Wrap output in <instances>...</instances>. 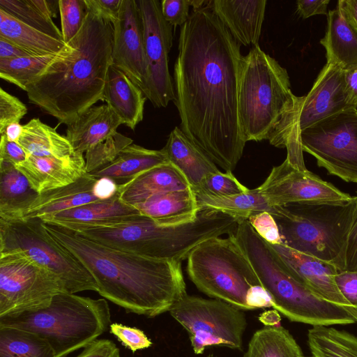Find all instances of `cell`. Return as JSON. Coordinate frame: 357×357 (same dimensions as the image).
I'll return each mask as SVG.
<instances>
[{
  "label": "cell",
  "mask_w": 357,
  "mask_h": 357,
  "mask_svg": "<svg viewBox=\"0 0 357 357\" xmlns=\"http://www.w3.org/2000/svg\"><path fill=\"white\" fill-rule=\"evenodd\" d=\"M17 143L28 156L63 158L75 153L66 137L39 119H32L23 125L22 134Z\"/></svg>",
  "instance_id": "32"
},
{
  "label": "cell",
  "mask_w": 357,
  "mask_h": 357,
  "mask_svg": "<svg viewBox=\"0 0 357 357\" xmlns=\"http://www.w3.org/2000/svg\"><path fill=\"white\" fill-rule=\"evenodd\" d=\"M27 158V153L17 142L9 141L4 135H1L0 160L17 166Z\"/></svg>",
  "instance_id": "48"
},
{
  "label": "cell",
  "mask_w": 357,
  "mask_h": 357,
  "mask_svg": "<svg viewBox=\"0 0 357 357\" xmlns=\"http://www.w3.org/2000/svg\"><path fill=\"white\" fill-rule=\"evenodd\" d=\"M168 162L162 149L151 150L131 144L123 149L110 164L89 174L96 178H109L120 185L153 167Z\"/></svg>",
  "instance_id": "29"
},
{
  "label": "cell",
  "mask_w": 357,
  "mask_h": 357,
  "mask_svg": "<svg viewBox=\"0 0 357 357\" xmlns=\"http://www.w3.org/2000/svg\"><path fill=\"white\" fill-rule=\"evenodd\" d=\"M97 179L89 173H86L70 185L43 192L16 220L42 218L100 201L93 192Z\"/></svg>",
  "instance_id": "24"
},
{
  "label": "cell",
  "mask_w": 357,
  "mask_h": 357,
  "mask_svg": "<svg viewBox=\"0 0 357 357\" xmlns=\"http://www.w3.org/2000/svg\"><path fill=\"white\" fill-rule=\"evenodd\" d=\"M32 56L18 46L0 37V59Z\"/></svg>",
  "instance_id": "55"
},
{
  "label": "cell",
  "mask_w": 357,
  "mask_h": 357,
  "mask_svg": "<svg viewBox=\"0 0 357 357\" xmlns=\"http://www.w3.org/2000/svg\"><path fill=\"white\" fill-rule=\"evenodd\" d=\"M23 252L54 273L66 292L98 291V285L82 263L48 232L40 218L0 219V254Z\"/></svg>",
  "instance_id": "9"
},
{
  "label": "cell",
  "mask_w": 357,
  "mask_h": 357,
  "mask_svg": "<svg viewBox=\"0 0 357 357\" xmlns=\"http://www.w3.org/2000/svg\"><path fill=\"white\" fill-rule=\"evenodd\" d=\"M112 23V64L142 91L146 80L147 63L143 23L137 0H123L119 15Z\"/></svg>",
  "instance_id": "16"
},
{
  "label": "cell",
  "mask_w": 357,
  "mask_h": 357,
  "mask_svg": "<svg viewBox=\"0 0 357 357\" xmlns=\"http://www.w3.org/2000/svg\"><path fill=\"white\" fill-rule=\"evenodd\" d=\"M109 332L133 353L149 348L153 344L142 330L135 327L114 323L109 326Z\"/></svg>",
  "instance_id": "43"
},
{
  "label": "cell",
  "mask_w": 357,
  "mask_h": 357,
  "mask_svg": "<svg viewBox=\"0 0 357 357\" xmlns=\"http://www.w3.org/2000/svg\"><path fill=\"white\" fill-rule=\"evenodd\" d=\"M303 151L317 165L346 182L357 183V108H351L306 128L300 133Z\"/></svg>",
  "instance_id": "13"
},
{
  "label": "cell",
  "mask_w": 357,
  "mask_h": 357,
  "mask_svg": "<svg viewBox=\"0 0 357 357\" xmlns=\"http://www.w3.org/2000/svg\"><path fill=\"white\" fill-rule=\"evenodd\" d=\"M301 96L291 90L285 68L259 45L243 56L240 75L238 113L243 138L268 139L273 130L298 114Z\"/></svg>",
  "instance_id": "5"
},
{
  "label": "cell",
  "mask_w": 357,
  "mask_h": 357,
  "mask_svg": "<svg viewBox=\"0 0 357 357\" xmlns=\"http://www.w3.org/2000/svg\"><path fill=\"white\" fill-rule=\"evenodd\" d=\"M201 209H211L234 216L241 220L257 213L268 211L271 214L275 206H271L258 188L230 196H215L202 192H194Z\"/></svg>",
  "instance_id": "33"
},
{
  "label": "cell",
  "mask_w": 357,
  "mask_h": 357,
  "mask_svg": "<svg viewBox=\"0 0 357 357\" xmlns=\"http://www.w3.org/2000/svg\"><path fill=\"white\" fill-rule=\"evenodd\" d=\"M351 108L356 107L349 100L344 70L326 63L310 92L301 96L297 130L301 133L328 117Z\"/></svg>",
  "instance_id": "17"
},
{
  "label": "cell",
  "mask_w": 357,
  "mask_h": 357,
  "mask_svg": "<svg viewBox=\"0 0 357 357\" xmlns=\"http://www.w3.org/2000/svg\"><path fill=\"white\" fill-rule=\"evenodd\" d=\"M247 305L249 310L271 307L273 305L271 298L262 285L253 287L247 296Z\"/></svg>",
  "instance_id": "52"
},
{
  "label": "cell",
  "mask_w": 357,
  "mask_h": 357,
  "mask_svg": "<svg viewBox=\"0 0 357 357\" xmlns=\"http://www.w3.org/2000/svg\"><path fill=\"white\" fill-rule=\"evenodd\" d=\"M16 167L39 194L70 185L87 173L83 154L76 152L63 158L29 155Z\"/></svg>",
  "instance_id": "20"
},
{
  "label": "cell",
  "mask_w": 357,
  "mask_h": 357,
  "mask_svg": "<svg viewBox=\"0 0 357 357\" xmlns=\"http://www.w3.org/2000/svg\"><path fill=\"white\" fill-rule=\"evenodd\" d=\"M141 214L163 226H178L193 222L199 208L191 188L155 195L135 206Z\"/></svg>",
  "instance_id": "23"
},
{
  "label": "cell",
  "mask_w": 357,
  "mask_h": 357,
  "mask_svg": "<svg viewBox=\"0 0 357 357\" xmlns=\"http://www.w3.org/2000/svg\"><path fill=\"white\" fill-rule=\"evenodd\" d=\"M244 357H305L294 337L280 325L257 330Z\"/></svg>",
  "instance_id": "35"
},
{
  "label": "cell",
  "mask_w": 357,
  "mask_h": 357,
  "mask_svg": "<svg viewBox=\"0 0 357 357\" xmlns=\"http://www.w3.org/2000/svg\"><path fill=\"white\" fill-rule=\"evenodd\" d=\"M0 37L32 56L59 54L67 46L63 40L56 39L20 22L1 9Z\"/></svg>",
  "instance_id": "31"
},
{
  "label": "cell",
  "mask_w": 357,
  "mask_h": 357,
  "mask_svg": "<svg viewBox=\"0 0 357 357\" xmlns=\"http://www.w3.org/2000/svg\"><path fill=\"white\" fill-rule=\"evenodd\" d=\"M169 312L188 332L195 354L211 346L242 349L247 325L242 310L221 300L186 294Z\"/></svg>",
  "instance_id": "10"
},
{
  "label": "cell",
  "mask_w": 357,
  "mask_h": 357,
  "mask_svg": "<svg viewBox=\"0 0 357 357\" xmlns=\"http://www.w3.org/2000/svg\"><path fill=\"white\" fill-rule=\"evenodd\" d=\"M131 144V138L118 132L108 136L86 152V172L91 173L110 164L123 149Z\"/></svg>",
  "instance_id": "39"
},
{
  "label": "cell",
  "mask_w": 357,
  "mask_h": 357,
  "mask_svg": "<svg viewBox=\"0 0 357 357\" xmlns=\"http://www.w3.org/2000/svg\"><path fill=\"white\" fill-rule=\"evenodd\" d=\"M270 245L296 280L320 297L349 309L357 317V309L343 297L335 284V275L338 272L335 266L283 243Z\"/></svg>",
  "instance_id": "18"
},
{
  "label": "cell",
  "mask_w": 357,
  "mask_h": 357,
  "mask_svg": "<svg viewBox=\"0 0 357 357\" xmlns=\"http://www.w3.org/2000/svg\"><path fill=\"white\" fill-rule=\"evenodd\" d=\"M58 3L62 38L68 44L80 30L87 8L84 0H59Z\"/></svg>",
  "instance_id": "40"
},
{
  "label": "cell",
  "mask_w": 357,
  "mask_h": 357,
  "mask_svg": "<svg viewBox=\"0 0 357 357\" xmlns=\"http://www.w3.org/2000/svg\"><path fill=\"white\" fill-rule=\"evenodd\" d=\"M259 320L266 326L280 325V316L276 310L265 311L259 317Z\"/></svg>",
  "instance_id": "57"
},
{
  "label": "cell",
  "mask_w": 357,
  "mask_h": 357,
  "mask_svg": "<svg viewBox=\"0 0 357 357\" xmlns=\"http://www.w3.org/2000/svg\"><path fill=\"white\" fill-rule=\"evenodd\" d=\"M356 206V197L351 196L347 200L305 201L275 206L271 215L284 245L342 271Z\"/></svg>",
  "instance_id": "6"
},
{
  "label": "cell",
  "mask_w": 357,
  "mask_h": 357,
  "mask_svg": "<svg viewBox=\"0 0 357 357\" xmlns=\"http://www.w3.org/2000/svg\"><path fill=\"white\" fill-rule=\"evenodd\" d=\"M311 357H357V337L335 328L316 326L307 332Z\"/></svg>",
  "instance_id": "36"
},
{
  "label": "cell",
  "mask_w": 357,
  "mask_h": 357,
  "mask_svg": "<svg viewBox=\"0 0 357 357\" xmlns=\"http://www.w3.org/2000/svg\"><path fill=\"white\" fill-rule=\"evenodd\" d=\"M22 131L23 126H21L19 123H13L8 125L2 134L9 141L17 142L22 134Z\"/></svg>",
  "instance_id": "58"
},
{
  "label": "cell",
  "mask_w": 357,
  "mask_h": 357,
  "mask_svg": "<svg viewBox=\"0 0 357 357\" xmlns=\"http://www.w3.org/2000/svg\"><path fill=\"white\" fill-rule=\"evenodd\" d=\"M73 231L114 249L162 260L179 259L188 242L183 225H160L142 214L119 224Z\"/></svg>",
  "instance_id": "11"
},
{
  "label": "cell",
  "mask_w": 357,
  "mask_h": 357,
  "mask_svg": "<svg viewBox=\"0 0 357 357\" xmlns=\"http://www.w3.org/2000/svg\"><path fill=\"white\" fill-rule=\"evenodd\" d=\"M329 0H298L297 13L303 19L315 15H326Z\"/></svg>",
  "instance_id": "51"
},
{
  "label": "cell",
  "mask_w": 357,
  "mask_h": 357,
  "mask_svg": "<svg viewBox=\"0 0 357 357\" xmlns=\"http://www.w3.org/2000/svg\"><path fill=\"white\" fill-rule=\"evenodd\" d=\"M110 324V309L105 299L68 292L56 294L47 307L0 317V326L25 330L44 338L56 357H66L85 348Z\"/></svg>",
  "instance_id": "7"
},
{
  "label": "cell",
  "mask_w": 357,
  "mask_h": 357,
  "mask_svg": "<svg viewBox=\"0 0 357 357\" xmlns=\"http://www.w3.org/2000/svg\"><path fill=\"white\" fill-rule=\"evenodd\" d=\"M141 214L120 199L119 192L107 200L98 201L40 218L45 223L75 231L109 226L127 221Z\"/></svg>",
  "instance_id": "19"
},
{
  "label": "cell",
  "mask_w": 357,
  "mask_h": 357,
  "mask_svg": "<svg viewBox=\"0 0 357 357\" xmlns=\"http://www.w3.org/2000/svg\"><path fill=\"white\" fill-rule=\"evenodd\" d=\"M161 11L165 20L172 26H183L188 20L190 0H163Z\"/></svg>",
  "instance_id": "45"
},
{
  "label": "cell",
  "mask_w": 357,
  "mask_h": 357,
  "mask_svg": "<svg viewBox=\"0 0 357 357\" xmlns=\"http://www.w3.org/2000/svg\"><path fill=\"white\" fill-rule=\"evenodd\" d=\"M58 1L0 0V9L22 22L56 39L63 40L61 31L52 20V17L56 15L55 6Z\"/></svg>",
  "instance_id": "34"
},
{
  "label": "cell",
  "mask_w": 357,
  "mask_h": 357,
  "mask_svg": "<svg viewBox=\"0 0 357 357\" xmlns=\"http://www.w3.org/2000/svg\"><path fill=\"white\" fill-rule=\"evenodd\" d=\"M320 43L326 52V63L343 70L357 66V31L337 5L328 13L327 29Z\"/></svg>",
  "instance_id": "28"
},
{
  "label": "cell",
  "mask_w": 357,
  "mask_h": 357,
  "mask_svg": "<svg viewBox=\"0 0 357 357\" xmlns=\"http://www.w3.org/2000/svg\"><path fill=\"white\" fill-rule=\"evenodd\" d=\"M146 100L142 90L125 73L111 64L101 100L106 102L123 124L135 130L143 119Z\"/></svg>",
  "instance_id": "22"
},
{
  "label": "cell",
  "mask_w": 357,
  "mask_h": 357,
  "mask_svg": "<svg viewBox=\"0 0 357 357\" xmlns=\"http://www.w3.org/2000/svg\"><path fill=\"white\" fill-rule=\"evenodd\" d=\"M144 29L147 76L142 91L157 108L174 101L175 90L169 71L168 56L172 46V26L163 17L158 0H137Z\"/></svg>",
  "instance_id": "14"
},
{
  "label": "cell",
  "mask_w": 357,
  "mask_h": 357,
  "mask_svg": "<svg viewBox=\"0 0 357 357\" xmlns=\"http://www.w3.org/2000/svg\"><path fill=\"white\" fill-rule=\"evenodd\" d=\"M61 292L59 278L23 252L0 254V317L47 307Z\"/></svg>",
  "instance_id": "12"
},
{
  "label": "cell",
  "mask_w": 357,
  "mask_h": 357,
  "mask_svg": "<svg viewBox=\"0 0 357 357\" xmlns=\"http://www.w3.org/2000/svg\"><path fill=\"white\" fill-rule=\"evenodd\" d=\"M248 221L256 232L270 244L282 243L278 226L273 216L263 211L250 216Z\"/></svg>",
  "instance_id": "44"
},
{
  "label": "cell",
  "mask_w": 357,
  "mask_h": 357,
  "mask_svg": "<svg viewBox=\"0 0 357 357\" xmlns=\"http://www.w3.org/2000/svg\"><path fill=\"white\" fill-rule=\"evenodd\" d=\"M233 235L269 294L272 307L289 320L312 326L357 322L356 315L351 310L320 297L296 280L248 220L239 222Z\"/></svg>",
  "instance_id": "4"
},
{
  "label": "cell",
  "mask_w": 357,
  "mask_h": 357,
  "mask_svg": "<svg viewBox=\"0 0 357 357\" xmlns=\"http://www.w3.org/2000/svg\"><path fill=\"white\" fill-rule=\"evenodd\" d=\"M266 0L211 1L209 6L241 45H259Z\"/></svg>",
  "instance_id": "21"
},
{
  "label": "cell",
  "mask_w": 357,
  "mask_h": 357,
  "mask_svg": "<svg viewBox=\"0 0 357 357\" xmlns=\"http://www.w3.org/2000/svg\"><path fill=\"white\" fill-rule=\"evenodd\" d=\"M337 6L344 17L357 31V0H340Z\"/></svg>",
  "instance_id": "56"
},
{
  "label": "cell",
  "mask_w": 357,
  "mask_h": 357,
  "mask_svg": "<svg viewBox=\"0 0 357 357\" xmlns=\"http://www.w3.org/2000/svg\"><path fill=\"white\" fill-rule=\"evenodd\" d=\"M123 0H84L86 8L112 22L117 18Z\"/></svg>",
  "instance_id": "49"
},
{
  "label": "cell",
  "mask_w": 357,
  "mask_h": 357,
  "mask_svg": "<svg viewBox=\"0 0 357 357\" xmlns=\"http://www.w3.org/2000/svg\"><path fill=\"white\" fill-rule=\"evenodd\" d=\"M192 190L215 196H230L246 192L250 189L241 184L231 172L218 171L207 175L197 188Z\"/></svg>",
  "instance_id": "41"
},
{
  "label": "cell",
  "mask_w": 357,
  "mask_h": 357,
  "mask_svg": "<svg viewBox=\"0 0 357 357\" xmlns=\"http://www.w3.org/2000/svg\"><path fill=\"white\" fill-rule=\"evenodd\" d=\"M356 197L357 199V195ZM344 271H357V206L348 236L345 253V268Z\"/></svg>",
  "instance_id": "50"
},
{
  "label": "cell",
  "mask_w": 357,
  "mask_h": 357,
  "mask_svg": "<svg viewBox=\"0 0 357 357\" xmlns=\"http://www.w3.org/2000/svg\"><path fill=\"white\" fill-rule=\"evenodd\" d=\"M114 26L87 10L83 24L60 56L29 84V102L69 125L102 100L112 64Z\"/></svg>",
  "instance_id": "3"
},
{
  "label": "cell",
  "mask_w": 357,
  "mask_h": 357,
  "mask_svg": "<svg viewBox=\"0 0 357 357\" xmlns=\"http://www.w3.org/2000/svg\"><path fill=\"white\" fill-rule=\"evenodd\" d=\"M27 107L17 97L0 88V134L13 123H20L26 114Z\"/></svg>",
  "instance_id": "42"
},
{
  "label": "cell",
  "mask_w": 357,
  "mask_h": 357,
  "mask_svg": "<svg viewBox=\"0 0 357 357\" xmlns=\"http://www.w3.org/2000/svg\"><path fill=\"white\" fill-rule=\"evenodd\" d=\"M93 192L100 201L107 200L119 192V185L109 178H98L94 184Z\"/></svg>",
  "instance_id": "53"
},
{
  "label": "cell",
  "mask_w": 357,
  "mask_h": 357,
  "mask_svg": "<svg viewBox=\"0 0 357 357\" xmlns=\"http://www.w3.org/2000/svg\"><path fill=\"white\" fill-rule=\"evenodd\" d=\"M335 281L343 297L357 309V271H338L335 275Z\"/></svg>",
  "instance_id": "46"
},
{
  "label": "cell",
  "mask_w": 357,
  "mask_h": 357,
  "mask_svg": "<svg viewBox=\"0 0 357 357\" xmlns=\"http://www.w3.org/2000/svg\"><path fill=\"white\" fill-rule=\"evenodd\" d=\"M0 357H56L50 344L36 333L0 326Z\"/></svg>",
  "instance_id": "37"
},
{
  "label": "cell",
  "mask_w": 357,
  "mask_h": 357,
  "mask_svg": "<svg viewBox=\"0 0 357 357\" xmlns=\"http://www.w3.org/2000/svg\"><path fill=\"white\" fill-rule=\"evenodd\" d=\"M210 1L193 10L181 26L174 102L183 133L215 165L232 172L246 143L238 113L243 56Z\"/></svg>",
  "instance_id": "1"
},
{
  "label": "cell",
  "mask_w": 357,
  "mask_h": 357,
  "mask_svg": "<svg viewBox=\"0 0 357 357\" xmlns=\"http://www.w3.org/2000/svg\"><path fill=\"white\" fill-rule=\"evenodd\" d=\"M162 149L169 162L181 172L192 189L197 188L209 174L220 171L178 127L172 130Z\"/></svg>",
  "instance_id": "26"
},
{
  "label": "cell",
  "mask_w": 357,
  "mask_h": 357,
  "mask_svg": "<svg viewBox=\"0 0 357 357\" xmlns=\"http://www.w3.org/2000/svg\"><path fill=\"white\" fill-rule=\"evenodd\" d=\"M121 124V119L107 104L93 106L67 126L66 137L75 152L83 154L117 132Z\"/></svg>",
  "instance_id": "25"
},
{
  "label": "cell",
  "mask_w": 357,
  "mask_h": 357,
  "mask_svg": "<svg viewBox=\"0 0 357 357\" xmlns=\"http://www.w3.org/2000/svg\"><path fill=\"white\" fill-rule=\"evenodd\" d=\"M344 75L350 102L357 108V66L344 70Z\"/></svg>",
  "instance_id": "54"
},
{
  "label": "cell",
  "mask_w": 357,
  "mask_h": 357,
  "mask_svg": "<svg viewBox=\"0 0 357 357\" xmlns=\"http://www.w3.org/2000/svg\"><path fill=\"white\" fill-rule=\"evenodd\" d=\"M271 206L317 200H347L351 197L307 169H301L288 160L274 167L258 188Z\"/></svg>",
  "instance_id": "15"
},
{
  "label": "cell",
  "mask_w": 357,
  "mask_h": 357,
  "mask_svg": "<svg viewBox=\"0 0 357 357\" xmlns=\"http://www.w3.org/2000/svg\"><path fill=\"white\" fill-rule=\"evenodd\" d=\"M61 52L0 59V77L26 91L27 86L40 76Z\"/></svg>",
  "instance_id": "38"
},
{
  "label": "cell",
  "mask_w": 357,
  "mask_h": 357,
  "mask_svg": "<svg viewBox=\"0 0 357 357\" xmlns=\"http://www.w3.org/2000/svg\"><path fill=\"white\" fill-rule=\"evenodd\" d=\"M38 195L15 165L0 160V219H17Z\"/></svg>",
  "instance_id": "30"
},
{
  "label": "cell",
  "mask_w": 357,
  "mask_h": 357,
  "mask_svg": "<svg viewBox=\"0 0 357 357\" xmlns=\"http://www.w3.org/2000/svg\"><path fill=\"white\" fill-rule=\"evenodd\" d=\"M187 259L189 278L199 291L240 310H249L248 294L261 284L233 234L201 242Z\"/></svg>",
  "instance_id": "8"
},
{
  "label": "cell",
  "mask_w": 357,
  "mask_h": 357,
  "mask_svg": "<svg viewBox=\"0 0 357 357\" xmlns=\"http://www.w3.org/2000/svg\"><path fill=\"white\" fill-rule=\"evenodd\" d=\"M76 357H120V351L113 341L99 339L84 348Z\"/></svg>",
  "instance_id": "47"
},
{
  "label": "cell",
  "mask_w": 357,
  "mask_h": 357,
  "mask_svg": "<svg viewBox=\"0 0 357 357\" xmlns=\"http://www.w3.org/2000/svg\"><path fill=\"white\" fill-rule=\"evenodd\" d=\"M45 227L92 275L97 292L126 312L154 317L169 312L187 294L181 261L137 255L62 227Z\"/></svg>",
  "instance_id": "2"
},
{
  "label": "cell",
  "mask_w": 357,
  "mask_h": 357,
  "mask_svg": "<svg viewBox=\"0 0 357 357\" xmlns=\"http://www.w3.org/2000/svg\"><path fill=\"white\" fill-rule=\"evenodd\" d=\"M191 188L185 176L172 163L153 167L127 183L119 185L120 199L135 206L165 192Z\"/></svg>",
  "instance_id": "27"
}]
</instances>
